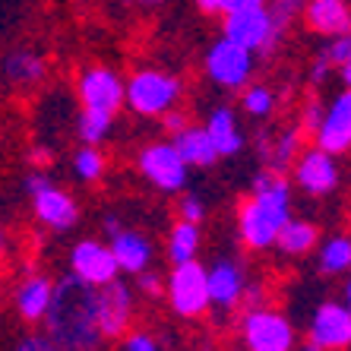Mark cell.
Wrapping results in <instances>:
<instances>
[{"label": "cell", "instance_id": "6da1fadb", "mask_svg": "<svg viewBox=\"0 0 351 351\" xmlns=\"http://www.w3.org/2000/svg\"><path fill=\"white\" fill-rule=\"evenodd\" d=\"M45 326H48V339L60 351H98L105 339L98 329L95 288L80 282L76 276H64L60 282H54Z\"/></svg>", "mask_w": 351, "mask_h": 351}, {"label": "cell", "instance_id": "7a4b0ae2", "mask_svg": "<svg viewBox=\"0 0 351 351\" xmlns=\"http://www.w3.org/2000/svg\"><path fill=\"white\" fill-rule=\"evenodd\" d=\"M291 219V184L282 171H260L254 190L237 206V234L247 250H269L282 225Z\"/></svg>", "mask_w": 351, "mask_h": 351}, {"label": "cell", "instance_id": "3957f363", "mask_svg": "<svg viewBox=\"0 0 351 351\" xmlns=\"http://www.w3.org/2000/svg\"><path fill=\"white\" fill-rule=\"evenodd\" d=\"M184 95V82L165 70H136L130 82H123V105H130L139 117H162L165 111L178 108Z\"/></svg>", "mask_w": 351, "mask_h": 351}, {"label": "cell", "instance_id": "277c9868", "mask_svg": "<svg viewBox=\"0 0 351 351\" xmlns=\"http://www.w3.org/2000/svg\"><path fill=\"white\" fill-rule=\"evenodd\" d=\"M282 35H285V29L272 23L266 7L231 13V16H225V25H221V38H228L231 45L250 51V54H272L276 45L282 41Z\"/></svg>", "mask_w": 351, "mask_h": 351}, {"label": "cell", "instance_id": "5b68a950", "mask_svg": "<svg viewBox=\"0 0 351 351\" xmlns=\"http://www.w3.org/2000/svg\"><path fill=\"white\" fill-rule=\"evenodd\" d=\"M206 76L228 92H241L254 82V54L231 45L228 38H219L206 51Z\"/></svg>", "mask_w": 351, "mask_h": 351}, {"label": "cell", "instance_id": "8992f818", "mask_svg": "<svg viewBox=\"0 0 351 351\" xmlns=\"http://www.w3.org/2000/svg\"><path fill=\"white\" fill-rule=\"evenodd\" d=\"M136 168L162 193H180V190L187 187L190 168L180 162V156L174 152V146L168 139H158V143H149V146L139 149Z\"/></svg>", "mask_w": 351, "mask_h": 351}, {"label": "cell", "instance_id": "52a82bcc", "mask_svg": "<svg viewBox=\"0 0 351 351\" xmlns=\"http://www.w3.org/2000/svg\"><path fill=\"white\" fill-rule=\"evenodd\" d=\"M168 301L178 317L196 319L203 317L213 304H209V285H206V266L196 260L174 266L168 276Z\"/></svg>", "mask_w": 351, "mask_h": 351}, {"label": "cell", "instance_id": "ba28073f", "mask_svg": "<svg viewBox=\"0 0 351 351\" xmlns=\"http://www.w3.org/2000/svg\"><path fill=\"white\" fill-rule=\"evenodd\" d=\"M76 95H80L82 111L114 117L123 108V80L111 66H86L76 80Z\"/></svg>", "mask_w": 351, "mask_h": 351}, {"label": "cell", "instance_id": "9c48e42d", "mask_svg": "<svg viewBox=\"0 0 351 351\" xmlns=\"http://www.w3.org/2000/svg\"><path fill=\"white\" fill-rule=\"evenodd\" d=\"M241 335L247 351H294V326L288 317L269 307L247 311L241 319Z\"/></svg>", "mask_w": 351, "mask_h": 351}, {"label": "cell", "instance_id": "30bf717a", "mask_svg": "<svg viewBox=\"0 0 351 351\" xmlns=\"http://www.w3.org/2000/svg\"><path fill=\"white\" fill-rule=\"evenodd\" d=\"M95 307H98V329L101 339H123L133 323V291L121 278L95 288Z\"/></svg>", "mask_w": 351, "mask_h": 351}, {"label": "cell", "instance_id": "8fae6325", "mask_svg": "<svg viewBox=\"0 0 351 351\" xmlns=\"http://www.w3.org/2000/svg\"><path fill=\"white\" fill-rule=\"evenodd\" d=\"M70 276H76L92 288H101L108 282H114L121 269H117L111 247L95 241V237H86L70 250Z\"/></svg>", "mask_w": 351, "mask_h": 351}, {"label": "cell", "instance_id": "7c38bea8", "mask_svg": "<svg viewBox=\"0 0 351 351\" xmlns=\"http://www.w3.org/2000/svg\"><path fill=\"white\" fill-rule=\"evenodd\" d=\"M294 184L311 196H326L339 187V165L335 156L323 152V149H301V156L291 165Z\"/></svg>", "mask_w": 351, "mask_h": 351}, {"label": "cell", "instance_id": "4fadbf2b", "mask_svg": "<svg viewBox=\"0 0 351 351\" xmlns=\"http://www.w3.org/2000/svg\"><path fill=\"white\" fill-rule=\"evenodd\" d=\"M311 342L319 351H342L351 348V311L339 301H326L313 311L311 319Z\"/></svg>", "mask_w": 351, "mask_h": 351}, {"label": "cell", "instance_id": "5bb4252c", "mask_svg": "<svg viewBox=\"0 0 351 351\" xmlns=\"http://www.w3.org/2000/svg\"><path fill=\"white\" fill-rule=\"evenodd\" d=\"M313 139H317V149L329 156H345L351 149V89L335 95V101L323 111V123L313 133Z\"/></svg>", "mask_w": 351, "mask_h": 351}, {"label": "cell", "instance_id": "9a60e30c", "mask_svg": "<svg viewBox=\"0 0 351 351\" xmlns=\"http://www.w3.org/2000/svg\"><path fill=\"white\" fill-rule=\"evenodd\" d=\"M32 209L41 225H48L51 231H70L80 221L76 199L64 187H54V180H48L45 187L32 193Z\"/></svg>", "mask_w": 351, "mask_h": 351}, {"label": "cell", "instance_id": "2e32d148", "mask_svg": "<svg viewBox=\"0 0 351 351\" xmlns=\"http://www.w3.org/2000/svg\"><path fill=\"white\" fill-rule=\"evenodd\" d=\"M301 19L307 29L326 38H339V35H351V7L348 0H307L304 3Z\"/></svg>", "mask_w": 351, "mask_h": 351}, {"label": "cell", "instance_id": "e0dca14e", "mask_svg": "<svg viewBox=\"0 0 351 351\" xmlns=\"http://www.w3.org/2000/svg\"><path fill=\"white\" fill-rule=\"evenodd\" d=\"M206 285H209V304H215L221 311H231L241 304V291H244L247 278L241 263L219 260L213 269H206Z\"/></svg>", "mask_w": 351, "mask_h": 351}, {"label": "cell", "instance_id": "ac0fdd59", "mask_svg": "<svg viewBox=\"0 0 351 351\" xmlns=\"http://www.w3.org/2000/svg\"><path fill=\"white\" fill-rule=\"evenodd\" d=\"M206 136L213 143L215 156L219 158H228V156H237L244 149V133H241V123H237V114L234 108L228 105H219L206 114V123H203Z\"/></svg>", "mask_w": 351, "mask_h": 351}, {"label": "cell", "instance_id": "d6986e66", "mask_svg": "<svg viewBox=\"0 0 351 351\" xmlns=\"http://www.w3.org/2000/svg\"><path fill=\"white\" fill-rule=\"evenodd\" d=\"M108 247H111V254H114L117 269L130 272V276L146 272L149 263H152V241L133 228H123L121 234H114Z\"/></svg>", "mask_w": 351, "mask_h": 351}, {"label": "cell", "instance_id": "ffe728a7", "mask_svg": "<svg viewBox=\"0 0 351 351\" xmlns=\"http://www.w3.org/2000/svg\"><path fill=\"white\" fill-rule=\"evenodd\" d=\"M171 146L187 168H213V165L219 162V156H215V149H213V143H209V136H206V130L196 127V123H190V127H184L180 133H174Z\"/></svg>", "mask_w": 351, "mask_h": 351}, {"label": "cell", "instance_id": "44dd1931", "mask_svg": "<svg viewBox=\"0 0 351 351\" xmlns=\"http://www.w3.org/2000/svg\"><path fill=\"white\" fill-rule=\"evenodd\" d=\"M51 294H54V282L48 276H25L16 288V311L25 323H38L48 313Z\"/></svg>", "mask_w": 351, "mask_h": 351}, {"label": "cell", "instance_id": "7402d4cb", "mask_svg": "<svg viewBox=\"0 0 351 351\" xmlns=\"http://www.w3.org/2000/svg\"><path fill=\"white\" fill-rule=\"evenodd\" d=\"M317 244H319V228L313 221L294 219V215L282 225V231H278V237H276V247L285 256H304V254H311Z\"/></svg>", "mask_w": 351, "mask_h": 351}, {"label": "cell", "instance_id": "603a6c76", "mask_svg": "<svg viewBox=\"0 0 351 351\" xmlns=\"http://www.w3.org/2000/svg\"><path fill=\"white\" fill-rule=\"evenodd\" d=\"M3 73H7V80L13 82V86H35V82L45 80V73H48V64H45V58L41 54H35V51H13V54H7V60H3Z\"/></svg>", "mask_w": 351, "mask_h": 351}, {"label": "cell", "instance_id": "cb8c5ba5", "mask_svg": "<svg viewBox=\"0 0 351 351\" xmlns=\"http://www.w3.org/2000/svg\"><path fill=\"white\" fill-rule=\"evenodd\" d=\"M263 156H266V162H269L272 171H282L285 174V168H291L294 158L301 156V149H304V133L301 127H288V130H282L276 136V143H266L263 139Z\"/></svg>", "mask_w": 351, "mask_h": 351}, {"label": "cell", "instance_id": "d4e9b609", "mask_svg": "<svg viewBox=\"0 0 351 351\" xmlns=\"http://www.w3.org/2000/svg\"><path fill=\"white\" fill-rule=\"evenodd\" d=\"M199 225H190V221H174L171 234H168V260L174 266L180 263L196 260V250H199Z\"/></svg>", "mask_w": 351, "mask_h": 351}, {"label": "cell", "instance_id": "484cf974", "mask_svg": "<svg viewBox=\"0 0 351 351\" xmlns=\"http://www.w3.org/2000/svg\"><path fill=\"white\" fill-rule=\"evenodd\" d=\"M319 272L323 276H342L351 272V237L332 234L319 247Z\"/></svg>", "mask_w": 351, "mask_h": 351}, {"label": "cell", "instance_id": "4316f807", "mask_svg": "<svg viewBox=\"0 0 351 351\" xmlns=\"http://www.w3.org/2000/svg\"><path fill=\"white\" fill-rule=\"evenodd\" d=\"M241 105H244V111L250 117L266 121L276 111V92L269 86H263V82H250L247 89H241Z\"/></svg>", "mask_w": 351, "mask_h": 351}, {"label": "cell", "instance_id": "83f0119b", "mask_svg": "<svg viewBox=\"0 0 351 351\" xmlns=\"http://www.w3.org/2000/svg\"><path fill=\"white\" fill-rule=\"evenodd\" d=\"M105 168H108V158L98 146H82L73 156V171L86 184H95V180L105 178Z\"/></svg>", "mask_w": 351, "mask_h": 351}, {"label": "cell", "instance_id": "f1b7e54d", "mask_svg": "<svg viewBox=\"0 0 351 351\" xmlns=\"http://www.w3.org/2000/svg\"><path fill=\"white\" fill-rule=\"evenodd\" d=\"M111 123H114V117L95 114V111H82L80 121H76V136L82 139V146H98V143H105V136L111 133Z\"/></svg>", "mask_w": 351, "mask_h": 351}, {"label": "cell", "instance_id": "f546056e", "mask_svg": "<svg viewBox=\"0 0 351 351\" xmlns=\"http://www.w3.org/2000/svg\"><path fill=\"white\" fill-rule=\"evenodd\" d=\"M304 3H307V0H269V3H266V10H269L272 23L282 25V29H288L294 19H301Z\"/></svg>", "mask_w": 351, "mask_h": 351}, {"label": "cell", "instance_id": "4dcf8cb0", "mask_svg": "<svg viewBox=\"0 0 351 351\" xmlns=\"http://www.w3.org/2000/svg\"><path fill=\"white\" fill-rule=\"evenodd\" d=\"M206 219V203L196 193H184L178 203V221H190V225H199Z\"/></svg>", "mask_w": 351, "mask_h": 351}, {"label": "cell", "instance_id": "1f68e13d", "mask_svg": "<svg viewBox=\"0 0 351 351\" xmlns=\"http://www.w3.org/2000/svg\"><path fill=\"white\" fill-rule=\"evenodd\" d=\"M323 60H326L329 66H342L345 60H348L351 54V35H339V38H329V45L323 51Z\"/></svg>", "mask_w": 351, "mask_h": 351}, {"label": "cell", "instance_id": "d6a6232c", "mask_svg": "<svg viewBox=\"0 0 351 351\" xmlns=\"http://www.w3.org/2000/svg\"><path fill=\"white\" fill-rule=\"evenodd\" d=\"M121 351H158V345H156V339L146 332H130V335H123Z\"/></svg>", "mask_w": 351, "mask_h": 351}, {"label": "cell", "instance_id": "836d02e7", "mask_svg": "<svg viewBox=\"0 0 351 351\" xmlns=\"http://www.w3.org/2000/svg\"><path fill=\"white\" fill-rule=\"evenodd\" d=\"M241 304H244L247 311H260V307H266V288L263 285H244V291H241Z\"/></svg>", "mask_w": 351, "mask_h": 351}, {"label": "cell", "instance_id": "e575fe53", "mask_svg": "<svg viewBox=\"0 0 351 351\" xmlns=\"http://www.w3.org/2000/svg\"><path fill=\"white\" fill-rule=\"evenodd\" d=\"M319 123H323V108H319L317 101H311L301 114V133H317Z\"/></svg>", "mask_w": 351, "mask_h": 351}, {"label": "cell", "instance_id": "d590c367", "mask_svg": "<svg viewBox=\"0 0 351 351\" xmlns=\"http://www.w3.org/2000/svg\"><path fill=\"white\" fill-rule=\"evenodd\" d=\"M162 127L168 133H180L184 130V127H190V117H187V111H178V108H171V111H165L162 114Z\"/></svg>", "mask_w": 351, "mask_h": 351}, {"label": "cell", "instance_id": "8d00e7d4", "mask_svg": "<svg viewBox=\"0 0 351 351\" xmlns=\"http://www.w3.org/2000/svg\"><path fill=\"white\" fill-rule=\"evenodd\" d=\"M16 351H60V348L51 342L48 335H25L23 342L16 345Z\"/></svg>", "mask_w": 351, "mask_h": 351}, {"label": "cell", "instance_id": "74e56055", "mask_svg": "<svg viewBox=\"0 0 351 351\" xmlns=\"http://www.w3.org/2000/svg\"><path fill=\"white\" fill-rule=\"evenodd\" d=\"M254 7H266V0H219V13H221V16H231V13L254 10Z\"/></svg>", "mask_w": 351, "mask_h": 351}, {"label": "cell", "instance_id": "f35d334b", "mask_svg": "<svg viewBox=\"0 0 351 351\" xmlns=\"http://www.w3.org/2000/svg\"><path fill=\"white\" fill-rule=\"evenodd\" d=\"M136 285H139V291H143V294H152V298H156V294L158 291H162V278H158L156 276V272H139V276H136Z\"/></svg>", "mask_w": 351, "mask_h": 351}, {"label": "cell", "instance_id": "ab89813d", "mask_svg": "<svg viewBox=\"0 0 351 351\" xmlns=\"http://www.w3.org/2000/svg\"><path fill=\"white\" fill-rule=\"evenodd\" d=\"M29 165H35L38 171H45V168L51 165V152L45 146H32L29 149Z\"/></svg>", "mask_w": 351, "mask_h": 351}, {"label": "cell", "instance_id": "60d3db41", "mask_svg": "<svg viewBox=\"0 0 351 351\" xmlns=\"http://www.w3.org/2000/svg\"><path fill=\"white\" fill-rule=\"evenodd\" d=\"M329 73H332V66L323 60V54H317V60L311 64V80H313V82H323Z\"/></svg>", "mask_w": 351, "mask_h": 351}, {"label": "cell", "instance_id": "b9f144b4", "mask_svg": "<svg viewBox=\"0 0 351 351\" xmlns=\"http://www.w3.org/2000/svg\"><path fill=\"white\" fill-rule=\"evenodd\" d=\"M196 7H199V13H206V16H221L219 0H196Z\"/></svg>", "mask_w": 351, "mask_h": 351}, {"label": "cell", "instance_id": "7bdbcfd3", "mask_svg": "<svg viewBox=\"0 0 351 351\" xmlns=\"http://www.w3.org/2000/svg\"><path fill=\"white\" fill-rule=\"evenodd\" d=\"M105 231H108V237H114V234H121V221H117V215H108L105 219Z\"/></svg>", "mask_w": 351, "mask_h": 351}, {"label": "cell", "instance_id": "ee69618b", "mask_svg": "<svg viewBox=\"0 0 351 351\" xmlns=\"http://www.w3.org/2000/svg\"><path fill=\"white\" fill-rule=\"evenodd\" d=\"M339 70H342V80H345V89H351V54H348V60H345L342 66H339Z\"/></svg>", "mask_w": 351, "mask_h": 351}, {"label": "cell", "instance_id": "f6af8a7d", "mask_svg": "<svg viewBox=\"0 0 351 351\" xmlns=\"http://www.w3.org/2000/svg\"><path fill=\"white\" fill-rule=\"evenodd\" d=\"M345 307H348V311H351V278H348V282H345Z\"/></svg>", "mask_w": 351, "mask_h": 351}, {"label": "cell", "instance_id": "bcb514c9", "mask_svg": "<svg viewBox=\"0 0 351 351\" xmlns=\"http://www.w3.org/2000/svg\"><path fill=\"white\" fill-rule=\"evenodd\" d=\"M7 244V231H3V225H0V247Z\"/></svg>", "mask_w": 351, "mask_h": 351}, {"label": "cell", "instance_id": "7dc6e473", "mask_svg": "<svg viewBox=\"0 0 351 351\" xmlns=\"http://www.w3.org/2000/svg\"><path fill=\"white\" fill-rule=\"evenodd\" d=\"M304 351H319V348H317L313 342H307V345H304Z\"/></svg>", "mask_w": 351, "mask_h": 351}, {"label": "cell", "instance_id": "c3c4849f", "mask_svg": "<svg viewBox=\"0 0 351 351\" xmlns=\"http://www.w3.org/2000/svg\"><path fill=\"white\" fill-rule=\"evenodd\" d=\"M139 3H146V7H152V3H162V0H139Z\"/></svg>", "mask_w": 351, "mask_h": 351}]
</instances>
